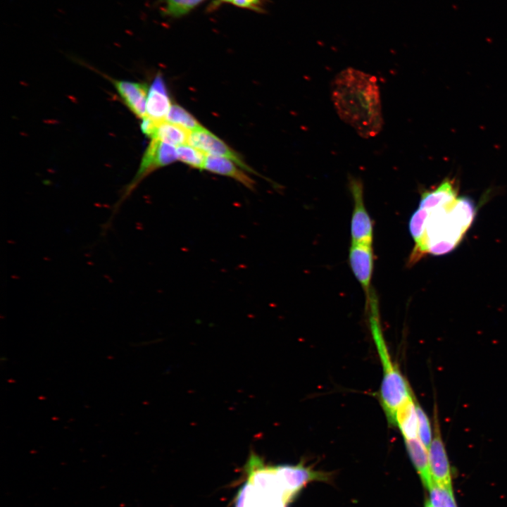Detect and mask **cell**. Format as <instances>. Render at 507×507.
Segmentation results:
<instances>
[{
  "label": "cell",
  "mask_w": 507,
  "mask_h": 507,
  "mask_svg": "<svg viewBox=\"0 0 507 507\" xmlns=\"http://www.w3.org/2000/svg\"><path fill=\"white\" fill-rule=\"evenodd\" d=\"M433 413V437L428 449V460L433 482L440 486L452 488L451 468L442 440L437 404Z\"/></svg>",
  "instance_id": "8992f818"
},
{
  "label": "cell",
  "mask_w": 507,
  "mask_h": 507,
  "mask_svg": "<svg viewBox=\"0 0 507 507\" xmlns=\"http://www.w3.org/2000/svg\"><path fill=\"white\" fill-rule=\"evenodd\" d=\"M204 0H161L164 15L181 18L187 15Z\"/></svg>",
  "instance_id": "ac0fdd59"
},
{
  "label": "cell",
  "mask_w": 507,
  "mask_h": 507,
  "mask_svg": "<svg viewBox=\"0 0 507 507\" xmlns=\"http://www.w3.org/2000/svg\"><path fill=\"white\" fill-rule=\"evenodd\" d=\"M246 482L239 489L235 507H286L290 501L277 473L255 453L246 463Z\"/></svg>",
  "instance_id": "277c9868"
},
{
  "label": "cell",
  "mask_w": 507,
  "mask_h": 507,
  "mask_svg": "<svg viewBox=\"0 0 507 507\" xmlns=\"http://www.w3.org/2000/svg\"><path fill=\"white\" fill-rule=\"evenodd\" d=\"M425 507H432L429 500L426 501L425 503Z\"/></svg>",
  "instance_id": "cb8c5ba5"
},
{
  "label": "cell",
  "mask_w": 507,
  "mask_h": 507,
  "mask_svg": "<svg viewBox=\"0 0 507 507\" xmlns=\"http://www.w3.org/2000/svg\"><path fill=\"white\" fill-rule=\"evenodd\" d=\"M165 120L189 132L199 130L204 127L190 113L177 104L172 105Z\"/></svg>",
  "instance_id": "e0dca14e"
},
{
  "label": "cell",
  "mask_w": 507,
  "mask_h": 507,
  "mask_svg": "<svg viewBox=\"0 0 507 507\" xmlns=\"http://www.w3.org/2000/svg\"><path fill=\"white\" fill-rule=\"evenodd\" d=\"M177 159L196 169H204L206 156L204 152L189 144L177 146Z\"/></svg>",
  "instance_id": "d6986e66"
},
{
  "label": "cell",
  "mask_w": 507,
  "mask_h": 507,
  "mask_svg": "<svg viewBox=\"0 0 507 507\" xmlns=\"http://www.w3.org/2000/svg\"><path fill=\"white\" fill-rule=\"evenodd\" d=\"M158 120H154L151 117L146 115L142 119L141 130L142 132L147 137L151 138L156 130Z\"/></svg>",
  "instance_id": "603a6c76"
},
{
  "label": "cell",
  "mask_w": 507,
  "mask_h": 507,
  "mask_svg": "<svg viewBox=\"0 0 507 507\" xmlns=\"http://www.w3.org/2000/svg\"><path fill=\"white\" fill-rule=\"evenodd\" d=\"M415 408L418 416V437L428 450L432 439L431 424L427 414L417 400L415 402Z\"/></svg>",
  "instance_id": "44dd1931"
},
{
  "label": "cell",
  "mask_w": 507,
  "mask_h": 507,
  "mask_svg": "<svg viewBox=\"0 0 507 507\" xmlns=\"http://www.w3.org/2000/svg\"><path fill=\"white\" fill-rule=\"evenodd\" d=\"M172 105L164 80L158 74L149 88L146 115L156 120H165Z\"/></svg>",
  "instance_id": "7c38bea8"
},
{
  "label": "cell",
  "mask_w": 507,
  "mask_h": 507,
  "mask_svg": "<svg viewBox=\"0 0 507 507\" xmlns=\"http://www.w3.org/2000/svg\"><path fill=\"white\" fill-rule=\"evenodd\" d=\"M264 3L265 0H233L232 4L239 8L256 12H263L264 11Z\"/></svg>",
  "instance_id": "7402d4cb"
},
{
  "label": "cell",
  "mask_w": 507,
  "mask_h": 507,
  "mask_svg": "<svg viewBox=\"0 0 507 507\" xmlns=\"http://www.w3.org/2000/svg\"><path fill=\"white\" fill-rule=\"evenodd\" d=\"M176 160H177V154L175 146L158 139H151L142 158L135 175L131 182L122 190L120 198L113 206L111 216L103 225V230L105 231L109 228L121 205L144 178L154 170L168 165Z\"/></svg>",
  "instance_id": "5b68a950"
},
{
  "label": "cell",
  "mask_w": 507,
  "mask_h": 507,
  "mask_svg": "<svg viewBox=\"0 0 507 507\" xmlns=\"http://www.w3.org/2000/svg\"><path fill=\"white\" fill-rule=\"evenodd\" d=\"M277 470L282 486L290 501L308 482L317 480H327L325 473L315 471L306 467L303 463L295 465H277Z\"/></svg>",
  "instance_id": "30bf717a"
},
{
  "label": "cell",
  "mask_w": 507,
  "mask_h": 507,
  "mask_svg": "<svg viewBox=\"0 0 507 507\" xmlns=\"http://www.w3.org/2000/svg\"><path fill=\"white\" fill-rule=\"evenodd\" d=\"M404 441L412 463L420 476L424 485L428 489L434 482L430 470L427 449L424 446L419 437L405 439Z\"/></svg>",
  "instance_id": "9a60e30c"
},
{
  "label": "cell",
  "mask_w": 507,
  "mask_h": 507,
  "mask_svg": "<svg viewBox=\"0 0 507 507\" xmlns=\"http://www.w3.org/2000/svg\"><path fill=\"white\" fill-rule=\"evenodd\" d=\"M349 187L353 199L351 220V242L373 244V223L364 205L363 184L360 180L352 179Z\"/></svg>",
  "instance_id": "52a82bcc"
},
{
  "label": "cell",
  "mask_w": 507,
  "mask_h": 507,
  "mask_svg": "<svg viewBox=\"0 0 507 507\" xmlns=\"http://www.w3.org/2000/svg\"><path fill=\"white\" fill-rule=\"evenodd\" d=\"M415 402L416 399L413 394L400 406L396 413L394 426L399 429L404 440L418 438Z\"/></svg>",
  "instance_id": "5bb4252c"
},
{
  "label": "cell",
  "mask_w": 507,
  "mask_h": 507,
  "mask_svg": "<svg viewBox=\"0 0 507 507\" xmlns=\"http://www.w3.org/2000/svg\"><path fill=\"white\" fill-rule=\"evenodd\" d=\"M220 2H224V3H232L233 0H218Z\"/></svg>",
  "instance_id": "d4e9b609"
},
{
  "label": "cell",
  "mask_w": 507,
  "mask_h": 507,
  "mask_svg": "<svg viewBox=\"0 0 507 507\" xmlns=\"http://www.w3.org/2000/svg\"><path fill=\"white\" fill-rule=\"evenodd\" d=\"M458 191L455 180L446 178L422 194L408 223L414 242L410 264L426 254H449L462 241L473 222L476 207L470 198L458 196Z\"/></svg>",
  "instance_id": "6da1fadb"
},
{
  "label": "cell",
  "mask_w": 507,
  "mask_h": 507,
  "mask_svg": "<svg viewBox=\"0 0 507 507\" xmlns=\"http://www.w3.org/2000/svg\"><path fill=\"white\" fill-rule=\"evenodd\" d=\"M432 507H457L452 488L433 484L428 488Z\"/></svg>",
  "instance_id": "ffe728a7"
},
{
  "label": "cell",
  "mask_w": 507,
  "mask_h": 507,
  "mask_svg": "<svg viewBox=\"0 0 507 507\" xmlns=\"http://www.w3.org/2000/svg\"><path fill=\"white\" fill-rule=\"evenodd\" d=\"M190 132L165 120H158L151 139H158L175 146L187 144Z\"/></svg>",
  "instance_id": "2e32d148"
},
{
  "label": "cell",
  "mask_w": 507,
  "mask_h": 507,
  "mask_svg": "<svg viewBox=\"0 0 507 507\" xmlns=\"http://www.w3.org/2000/svg\"><path fill=\"white\" fill-rule=\"evenodd\" d=\"M331 96L339 118L360 136L370 138L380 132L383 118L375 77L347 68L333 79Z\"/></svg>",
  "instance_id": "7a4b0ae2"
},
{
  "label": "cell",
  "mask_w": 507,
  "mask_h": 507,
  "mask_svg": "<svg viewBox=\"0 0 507 507\" xmlns=\"http://www.w3.org/2000/svg\"><path fill=\"white\" fill-rule=\"evenodd\" d=\"M188 144L200 149L207 155L228 158L242 169L253 173H255L235 151L204 127L190 132Z\"/></svg>",
  "instance_id": "ba28073f"
},
{
  "label": "cell",
  "mask_w": 507,
  "mask_h": 507,
  "mask_svg": "<svg viewBox=\"0 0 507 507\" xmlns=\"http://www.w3.org/2000/svg\"><path fill=\"white\" fill-rule=\"evenodd\" d=\"M125 106L137 117L146 115V100L149 89L145 84L127 80H111Z\"/></svg>",
  "instance_id": "8fae6325"
},
{
  "label": "cell",
  "mask_w": 507,
  "mask_h": 507,
  "mask_svg": "<svg viewBox=\"0 0 507 507\" xmlns=\"http://www.w3.org/2000/svg\"><path fill=\"white\" fill-rule=\"evenodd\" d=\"M366 307L371 334L382 366L379 398L388 422L394 426L398 408L413 393L389 354L381 327L378 300L374 292L366 301Z\"/></svg>",
  "instance_id": "3957f363"
},
{
  "label": "cell",
  "mask_w": 507,
  "mask_h": 507,
  "mask_svg": "<svg viewBox=\"0 0 507 507\" xmlns=\"http://www.w3.org/2000/svg\"><path fill=\"white\" fill-rule=\"evenodd\" d=\"M204 170L211 173L231 177L242 184L249 189L254 190L255 182L242 170L237 167L232 161L219 156L207 155Z\"/></svg>",
  "instance_id": "4fadbf2b"
},
{
  "label": "cell",
  "mask_w": 507,
  "mask_h": 507,
  "mask_svg": "<svg viewBox=\"0 0 507 507\" xmlns=\"http://www.w3.org/2000/svg\"><path fill=\"white\" fill-rule=\"evenodd\" d=\"M351 270L366 295V301L372 294L371 279L373 270V244L351 242L349 254Z\"/></svg>",
  "instance_id": "9c48e42d"
}]
</instances>
